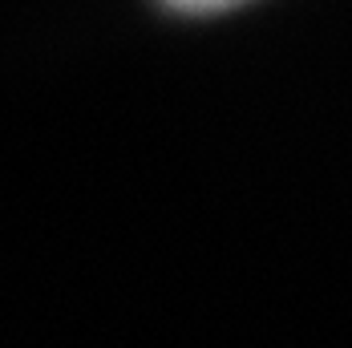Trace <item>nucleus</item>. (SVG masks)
I'll return each mask as SVG.
<instances>
[{
    "label": "nucleus",
    "mask_w": 352,
    "mask_h": 348,
    "mask_svg": "<svg viewBox=\"0 0 352 348\" xmlns=\"http://www.w3.org/2000/svg\"><path fill=\"white\" fill-rule=\"evenodd\" d=\"M162 4L175 12H219V8H231L239 0H162Z\"/></svg>",
    "instance_id": "obj_1"
}]
</instances>
